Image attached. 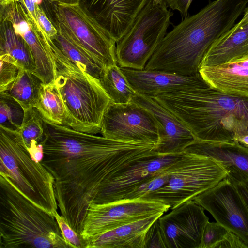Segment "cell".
<instances>
[{"mask_svg":"<svg viewBox=\"0 0 248 248\" xmlns=\"http://www.w3.org/2000/svg\"><path fill=\"white\" fill-rule=\"evenodd\" d=\"M45 122L41 163L54 178L61 215L80 235L98 194L117 173L156 153L155 144L117 140Z\"/></svg>","mask_w":248,"mask_h":248,"instance_id":"6da1fadb","label":"cell"},{"mask_svg":"<svg viewBox=\"0 0 248 248\" xmlns=\"http://www.w3.org/2000/svg\"><path fill=\"white\" fill-rule=\"evenodd\" d=\"M245 0H215L167 33L144 69L189 76L199 73L211 45L244 12Z\"/></svg>","mask_w":248,"mask_h":248,"instance_id":"7a4b0ae2","label":"cell"},{"mask_svg":"<svg viewBox=\"0 0 248 248\" xmlns=\"http://www.w3.org/2000/svg\"><path fill=\"white\" fill-rule=\"evenodd\" d=\"M155 98L197 140L228 141L248 134V98L224 93L204 80L198 86Z\"/></svg>","mask_w":248,"mask_h":248,"instance_id":"3957f363","label":"cell"},{"mask_svg":"<svg viewBox=\"0 0 248 248\" xmlns=\"http://www.w3.org/2000/svg\"><path fill=\"white\" fill-rule=\"evenodd\" d=\"M55 217L0 173V248H70Z\"/></svg>","mask_w":248,"mask_h":248,"instance_id":"277c9868","label":"cell"},{"mask_svg":"<svg viewBox=\"0 0 248 248\" xmlns=\"http://www.w3.org/2000/svg\"><path fill=\"white\" fill-rule=\"evenodd\" d=\"M56 63L54 83L64 103L65 125L78 131L95 135L101 132L103 118L110 99L99 80L70 61L51 40Z\"/></svg>","mask_w":248,"mask_h":248,"instance_id":"5b68a950","label":"cell"},{"mask_svg":"<svg viewBox=\"0 0 248 248\" xmlns=\"http://www.w3.org/2000/svg\"><path fill=\"white\" fill-rule=\"evenodd\" d=\"M0 160V173L31 201L54 216L58 206L53 176L32 159L17 130L1 125Z\"/></svg>","mask_w":248,"mask_h":248,"instance_id":"8992f818","label":"cell"},{"mask_svg":"<svg viewBox=\"0 0 248 248\" xmlns=\"http://www.w3.org/2000/svg\"><path fill=\"white\" fill-rule=\"evenodd\" d=\"M168 170L167 184L141 199L160 202L172 209L215 186L229 172L214 158L186 152Z\"/></svg>","mask_w":248,"mask_h":248,"instance_id":"52a82bcc","label":"cell"},{"mask_svg":"<svg viewBox=\"0 0 248 248\" xmlns=\"http://www.w3.org/2000/svg\"><path fill=\"white\" fill-rule=\"evenodd\" d=\"M164 0H147L131 28L116 44L120 67L144 69L167 34L173 15Z\"/></svg>","mask_w":248,"mask_h":248,"instance_id":"ba28073f","label":"cell"},{"mask_svg":"<svg viewBox=\"0 0 248 248\" xmlns=\"http://www.w3.org/2000/svg\"><path fill=\"white\" fill-rule=\"evenodd\" d=\"M52 4L55 25L60 27L105 69L117 63L116 42L79 4Z\"/></svg>","mask_w":248,"mask_h":248,"instance_id":"9c48e42d","label":"cell"},{"mask_svg":"<svg viewBox=\"0 0 248 248\" xmlns=\"http://www.w3.org/2000/svg\"><path fill=\"white\" fill-rule=\"evenodd\" d=\"M170 208L162 202L141 199L93 204L88 211L80 235L86 240L129 223L156 215H162Z\"/></svg>","mask_w":248,"mask_h":248,"instance_id":"30bf717a","label":"cell"},{"mask_svg":"<svg viewBox=\"0 0 248 248\" xmlns=\"http://www.w3.org/2000/svg\"><path fill=\"white\" fill-rule=\"evenodd\" d=\"M100 133L108 139L155 145L158 139L155 118L134 101L122 104L111 102L104 113Z\"/></svg>","mask_w":248,"mask_h":248,"instance_id":"8fae6325","label":"cell"},{"mask_svg":"<svg viewBox=\"0 0 248 248\" xmlns=\"http://www.w3.org/2000/svg\"><path fill=\"white\" fill-rule=\"evenodd\" d=\"M193 200L248 246V210L239 192L227 177Z\"/></svg>","mask_w":248,"mask_h":248,"instance_id":"7c38bea8","label":"cell"},{"mask_svg":"<svg viewBox=\"0 0 248 248\" xmlns=\"http://www.w3.org/2000/svg\"><path fill=\"white\" fill-rule=\"evenodd\" d=\"M204 210L189 200L158 218L167 248H200L204 227L209 221Z\"/></svg>","mask_w":248,"mask_h":248,"instance_id":"4fadbf2b","label":"cell"},{"mask_svg":"<svg viewBox=\"0 0 248 248\" xmlns=\"http://www.w3.org/2000/svg\"><path fill=\"white\" fill-rule=\"evenodd\" d=\"M183 153H155L141 159L116 174L103 186L93 204H102L125 199L145 180L179 158Z\"/></svg>","mask_w":248,"mask_h":248,"instance_id":"5bb4252c","label":"cell"},{"mask_svg":"<svg viewBox=\"0 0 248 248\" xmlns=\"http://www.w3.org/2000/svg\"><path fill=\"white\" fill-rule=\"evenodd\" d=\"M132 101L148 109L158 126V139L155 151L160 155L180 154L196 138L187 127L155 97L137 93Z\"/></svg>","mask_w":248,"mask_h":248,"instance_id":"9a60e30c","label":"cell"},{"mask_svg":"<svg viewBox=\"0 0 248 248\" xmlns=\"http://www.w3.org/2000/svg\"><path fill=\"white\" fill-rule=\"evenodd\" d=\"M147 0H81L79 5L115 41L131 28Z\"/></svg>","mask_w":248,"mask_h":248,"instance_id":"2e32d148","label":"cell"},{"mask_svg":"<svg viewBox=\"0 0 248 248\" xmlns=\"http://www.w3.org/2000/svg\"><path fill=\"white\" fill-rule=\"evenodd\" d=\"M120 68L137 93L152 97L196 87L204 81L199 73L185 76L145 69Z\"/></svg>","mask_w":248,"mask_h":248,"instance_id":"e0dca14e","label":"cell"},{"mask_svg":"<svg viewBox=\"0 0 248 248\" xmlns=\"http://www.w3.org/2000/svg\"><path fill=\"white\" fill-rule=\"evenodd\" d=\"M199 73L212 87L231 95L248 98V54L222 64L201 66Z\"/></svg>","mask_w":248,"mask_h":248,"instance_id":"ac0fdd59","label":"cell"},{"mask_svg":"<svg viewBox=\"0 0 248 248\" xmlns=\"http://www.w3.org/2000/svg\"><path fill=\"white\" fill-rule=\"evenodd\" d=\"M247 54H248V5L240 21L211 45L204 56L200 67L222 64Z\"/></svg>","mask_w":248,"mask_h":248,"instance_id":"d6986e66","label":"cell"},{"mask_svg":"<svg viewBox=\"0 0 248 248\" xmlns=\"http://www.w3.org/2000/svg\"><path fill=\"white\" fill-rule=\"evenodd\" d=\"M161 215L129 223L86 240L85 248H144L146 232Z\"/></svg>","mask_w":248,"mask_h":248,"instance_id":"ffe728a7","label":"cell"},{"mask_svg":"<svg viewBox=\"0 0 248 248\" xmlns=\"http://www.w3.org/2000/svg\"><path fill=\"white\" fill-rule=\"evenodd\" d=\"M185 152L206 155L220 162L228 170L248 177V148L238 141L196 140Z\"/></svg>","mask_w":248,"mask_h":248,"instance_id":"44dd1931","label":"cell"},{"mask_svg":"<svg viewBox=\"0 0 248 248\" xmlns=\"http://www.w3.org/2000/svg\"><path fill=\"white\" fill-rule=\"evenodd\" d=\"M0 58L5 59L33 73L35 64L31 50L24 39L16 34L12 24L0 21Z\"/></svg>","mask_w":248,"mask_h":248,"instance_id":"7402d4cb","label":"cell"},{"mask_svg":"<svg viewBox=\"0 0 248 248\" xmlns=\"http://www.w3.org/2000/svg\"><path fill=\"white\" fill-rule=\"evenodd\" d=\"M51 39L57 47L72 62L99 80L106 70L91 55L73 41L60 27Z\"/></svg>","mask_w":248,"mask_h":248,"instance_id":"603a6c76","label":"cell"},{"mask_svg":"<svg viewBox=\"0 0 248 248\" xmlns=\"http://www.w3.org/2000/svg\"><path fill=\"white\" fill-rule=\"evenodd\" d=\"M44 121L65 125L67 112L61 93L55 83H41L37 100L34 105Z\"/></svg>","mask_w":248,"mask_h":248,"instance_id":"cb8c5ba5","label":"cell"},{"mask_svg":"<svg viewBox=\"0 0 248 248\" xmlns=\"http://www.w3.org/2000/svg\"><path fill=\"white\" fill-rule=\"evenodd\" d=\"M99 82L111 102L114 104L131 102L137 94L117 63L105 70Z\"/></svg>","mask_w":248,"mask_h":248,"instance_id":"d4e9b609","label":"cell"},{"mask_svg":"<svg viewBox=\"0 0 248 248\" xmlns=\"http://www.w3.org/2000/svg\"><path fill=\"white\" fill-rule=\"evenodd\" d=\"M42 83L32 72L19 68L17 77L4 92L16 101L23 109L34 106Z\"/></svg>","mask_w":248,"mask_h":248,"instance_id":"484cf974","label":"cell"},{"mask_svg":"<svg viewBox=\"0 0 248 248\" xmlns=\"http://www.w3.org/2000/svg\"><path fill=\"white\" fill-rule=\"evenodd\" d=\"M23 110V121L17 131L28 149L32 143L40 144L43 140L45 122L35 107H31Z\"/></svg>","mask_w":248,"mask_h":248,"instance_id":"4316f807","label":"cell"},{"mask_svg":"<svg viewBox=\"0 0 248 248\" xmlns=\"http://www.w3.org/2000/svg\"><path fill=\"white\" fill-rule=\"evenodd\" d=\"M0 125L18 130L23 121V108L5 92L0 93Z\"/></svg>","mask_w":248,"mask_h":248,"instance_id":"83f0119b","label":"cell"},{"mask_svg":"<svg viewBox=\"0 0 248 248\" xmlns=\"http://www.w3.org/2000/svg\"><path fill=\"white\" fill-rule=\"evenodd\" d=\"M229 230L218 222H208L205 225L200 248H215L227 234Z\"/></svg>","mask_w":248,"mask_h":248,"instance_id":"f1b7e54d","label":"cell"},{"mask_svg":"<svg viewBox=\"0 0 248 248\" xmlns=\"http://www.w3.org/2000/svg\"><path fill=\"white\" fill-rule=\"evenodd\" d=\"M54 217L58 223L64 239L71 247L85 248L86 240L69 225L65 219L58 212L55 214Z\"/></svg>","mask_w":248,"mask_h":248,"instance_id":"f546056e","label":"cell"},{"mask_svg":"<svg viewBox=\"0 0 248 248\" xmlns=\"http://www.w3.org/2000/svg\"><path fill=\"white\" fill-rule=\"evenodd\" d=\"M19 67L10 61L0 58V93L5 92L16 79Z\"/></svg>","mask_w":248,"mask_h":248,"instance_id":"4dcf8cb0","label":"cell"},{"mask_svg":"<svg viewBox=\"0 0 248 248\" xmlns=\"http://www.w3.org/2000/svg\"><path fill=\"white\" fill-rule=\"evenodd\" d=\"M144 248H167L158 218L154 221L146 232Z\"/></svg>","mask_w":248,"mask_h":248,"instance_id":"1f68e13d","label":"cell"},{"mask_svg":"<svg viewBox=\"0 0 248 248\" xmlns=\"http://www.w3.org/2000/svg\"><path fill=\"white\" fill-rule=\"evenodd\" d=\"M229 171L227 177L239 192L248 210V177L233 170Z\"/></svg>","mask_w":248,"mask_h":248,"instance_id":"d6a6232c","label":"cell"},{"mask_svg":"<svg viewBox=\"0 0 248 248\" xmlns=\"http://www.w3.org/2000/svg\"><path fill=\"white\" fill-rule=\"evenodd\" d=\"M36 19L41 28L51 39L57 34L58 30L48 19L40 5L36 4Z\"/></svg>","mask_w":248,"mask_h":248,"instance_id":"836d02e7","label":"cell"},{"mask_svg":"<svg viewBox=\"0 0 248 248\" xmlns=\"http://www.w3.org/2000/svg\"><path fill=\"white\" fill-rule=\"evenodd\" d=\"M248 248V246L236 234L229 231L215 248Z\"/></svg>","mask_w":248,"mask_h":248,"instance_id":"e575fe53","label":"cell"},{"mask_svg":"<svg viewBox=\"0 0 248 248\" xmlns=\"http://www.w3.org/2000/svg\"><path fill=\"white\" fill-rule=\"evenodd\" d=\"M168 7L173 10H177L182 17L187 16V11L193 0H164Z\"/></svg>","mask_w":248,"mask_h":248,"instance_id":"d590c367","label":"cell"},{"mask_svg":"<svg viewBox=\"0 0 248 248\" xmlns=\"http://www.w3.org/2000/svg\"><path fill=\"white\" fill-rule=\"evenodd\" d=\"M32 159L37 162H41L44 156L42 145L34 143L28 149Z\"/></svg>","mask_w":248,"mask_h":248,"instance_id":"8d00e7d4","label":"cell"},{"mask_svg":"<svg viewBox=\"0 0 248 248\" xmlns=\"http://www.w3.org/2000/svg\"><path fill=\"white\" fill-rule=\"evenodd\" d=\"M51 3L63 5H75L79 4L81 0H48Z\"/></svg>","mask_w":248,"mask_h":248,"instance_id":"74e56055","label":"cell"},{"mask_svg":"<svg viewBox=\"0 0 248 248\" xmlns=\"http://www.w3.org/2000/svg\"><path fill=\"white\" fill-rule=\"evenodd\" d=\"M236 140L248 148V134L238 136L234 138Z\"/></svg>","mask_w":248,"mask_h":248,"instance_id":"f35d334b","label":"cell"},{"mask_svg":"<svg viewBox=\"0 0 248 248\" xmlns=\"http://www.w3.org/2000/svg\"><path fill=\"white\" fill-rule=\"evenodd\" d=\"M0 6L6 5L13 1H19V0H0Z\"/></svg>","mask_w":248,"mask_h":248,"instance_id":"ab89813d","label":"cell"}]
</instances>
